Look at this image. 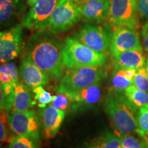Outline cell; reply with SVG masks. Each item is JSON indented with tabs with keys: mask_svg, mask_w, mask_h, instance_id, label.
<instances>
[{
	"mask_svg": "<svg viewBox=\"0 0 148 148\" xmlns=\"http://www.w3.org/2000/svg\"><path fill=\"white\" fill-rule=\"evenodd\" d=\"M26 55L49 78H61L64 65L62 45L58 41L47 38L38 40L29 47Z\"/></svg>",
	"mask_w": 148,
	"mask_h": 148,
	"instance_id": "cell-1",
	"label": "cell"
},
{
	"mask_svg": "<svg viewBox=\"0 0 148 148\" xmlns=\"http://www.w3.org/2000/svg\"><path fill=\"white\" fill-rule=\"evenodd\" d=\"M104 110L119 136L136 132L138 110L127 100L124 93L111 91L106 97Z\"/></svg>",
	"mask_w": 148,
	"mask_h": 148,
	"instance_id": "cell-2",
	"label": "cell"
},
{
	"mask_svg": "<svg viewBox=\"0 0 148 148\" xmlns=\"http://www.w3.org/2000/svg\"><path fill=\"white\" fill-rule=\"evenodd\" d=\"M62 60L66 68L103 66L107 56L90 49L75 38L66 37L62 45Z\"/></svg>",
	"mask_w": 148,
	"mask_h": 148,
	"instance_id": "cell-3",
	"label": "cell"
},
{
	"mask_svg": "<svg viewBox=\"0 0 148 148\" xmlns=\"http://www.w3.org/2000/svg\"><path fill=\"white\" fill-rule=\"evenodd\" d=\"M63 73L58 89L59 92L66 95L100 82L106 76L103 66L66 68Z\"/></svg>",
	"mask_w": 148,
	"mask_h": 148,
	"instance_id": "cell-4",
	"label": "cell"
},
{
	"mask_svg": "<svg viewBox=\"0 0 148 148\" xmlns=\"http://www.w3.org/2000/svg\"><path fill=\"white\" fill-rule=\"evenodd\" d=\"M139 17L136 0H110L108 21L112 27L136 31L140 26Z\"/></svg>",
	"mask_w": 148,
	"mask_h": 148,
	"instance_id": "cell-5",
	"label": "cell"
},
{
	"mask_svg": "<svg viewBox=\"0 0 148 148\" xmlns=\"http://www.w3.org/2000/svg\"><path fill=\"white\" fill-rule=\"evenodd\" d=\"M81 18L79 6L71 0H60L51 14L47 29L54 34L65 32Z\"/></svg>",
	"mask_w": 148,
	"mask_h": 148,
	"instance_id": "cell-6",
	"label": "cell"
},
{
	"mask_svg": "<svg viewBox=\"0 0 148 148\" xmlns=\"http://www.w3.org/2000/svg\"><path fill=\"white\" fill-rule=\"evenodd\" d=\"M112 35L108 27L86 23L75 34V38L93 50L104 53L110 47Z\"/></svg>",
	"mask_w": 148,
	"mask_h": 148,
	"instance_id": "cell-7",
	"label": "cell"
},
{
	"mask_svg": "<svg viewBox=\"0 0 148 148\" xmlns=\"http://www.w3.org/2000/svg\"><path fill=\"white\" fill-rule=\"evenodd\" d=\"M7 124L18 136L39 138V121L34 111H12L7 113Z\"/></svg>",
	"mask_w": 148,
	"mask_h": 148,
	"instance_id": "cell-8",
	"label": "cell"
},
{
	"mask_svg": "<svg viewBox=\"0 0 148 148\" xmlns=\"http://www.w3.org/2000/svg\"><path fill=\"white\" fill-rule=\"evenodd\" d=\"M60 0H37L22 20V26L29 30L47 27L51 14Z\"/></svg>",
	"mask_w": 148,
	"mask_h": 148,
	"instance_id": "cell-9",
	"label": "cell"
},
{
	"mask_svg": "<svg viewBox=\"0 0 148 148\" xmlns=\"http://www.w3.org/2000/svg\"><path fill=\"white\" fill-rule=\"evenodd\" d=\"M23 44L22 25L0 31V62H10L19 55Z\"/></svg>",
	"mask_w": 148,
	"mask_h": 148,
	"instance_id": "cell-10",
	"label": "cell"
},
{
	"mask_svg": "<svg viewBox=\"0 0 148 148\" xmlns=\"http://www.w3.org/2000/svg\"><path fill=\"white\" fill-rule=\"evenodd\" d=\"M134 49L143 51L137 32L127 27L115 29L112 33L109 47L111 58L124 51Z\"/></svg>",
	"mask_w": 148,
	"mask_h": 148,
	"instance_id": "cell-11",
	"label": "cell"
},
{
	"mask_svg": "<svg viewBox=\"0 0 148 148\" xmlns=\"http://www.w3.org/2000/svg\"><path fill=\"white\" fill-rule=\"evenodd\" d=\"M18 72L21 80L29 88L44 86L49 79L47 74L39 69L26 54L22 58Z\"/></svg>",
	"mask_w": 148,
	"mask_h": 148,
	"instance_id": "cell-12",
	"label": "cell"
},
{
	"mask_svg": "<svg viewBox=\"0 0 148 148\" xmlns=\"http://www.w3.org/2000/svg\"><path fill=\"white\" fill-rule=\"evenodd\" d=\"M79 8L82 17L86 21L101 23L108 20L110 0H88Z\"/></svg>",
	"mask_w": 148,
	"mask_h": 148,
	"instance_id": "cell-13",
	"label": "cell"
},
{
	"mask_svg": "<svg viewBox=\"0 0 148 148\" xmlns=\"http://www.w3.org/2000/svg\"><path fill=\"white\" fill-rule=\"evenodd\" d=\"M66 95L70 98L73 106L78 108L94 106L100 101L101 98L100 84L99 82L95 83Z\"/></svg>",
	"mask_w": 148,
	"mask_h": 148,
	"instance_id": "cell-14",
	"label": "cell"
},
{
	"mask_svg": "<svg viewBox=\"0 0 148 148\" xmlns=\"http://www.w3.org/2000/svg\"><path fill=\"white\" fill-rule=\"evenodd\" d=\"M114 69H134L136 71L145 66L143 51L130 50L114 56L112 58Z\"/></svg>",
	"mask_w": 148,
	"mask_h": 148,
	"instance_id": "cell-15",
	"label": "cell"
},
{
	"mask_svg": "<svg viewBox=\"0 0 148 148\" xmlns=\"http://www.w3.org/2000/svg\"><path fill=\"white\" fill-rule=\"evenodd\" d=\"M64 115V111L56 108L51 105L44 109L42 112V118L46 137H54L63 121Z\"/></svg>",
	"mask_w": 148,
	"mask_h": 148,
	"instance_id": "cell-16",
	"label": "cell"
},
{
	"mask_svg": "<svg viewBox=\"0 0 148 148\" xmlns=\"http://www.w3.org/2000/svg\"><path fill=\"white\" fill-rule=\"evenodd\" d=\"M28 88L25 84L19 82L15 85L13 105L10 110L26 111L36 103L33 101L32 94Z\"/></svg>",
	"mask_w": 148,
	"mask_h": 148,
	"instance_id": "cell-17",
	"label": "cell"
},
{
	"mask_svg": "<svg viewBox=\"0 0 148 148\" xmlns=\"http://www.w3.org/2000/svg\"><path fill=\"white\" fill-rule=\"evenodd\" d=\"M21 0H0V26L9 25L20 10Z\"/></svg>",
	"mask_w": 148,
	"mask_h": 148,
	"instance_id": "cell-18",
	"label": "cell"
},
{
	"mask_svg": "<svg viewBox=\"0 0 148 148\" xmlns=\"http://www.w3.org/2000/svg\"><path fill=\"white\" fill-rule=\"evenodd\" d=\"M124 95L127 100L137 110L148 105V92L138 89L134 84L125 89Z\"/></svg>",
	"mask_w": 148,
	"mask_h": 148,
	"instance_id": "cell-19",
	"label": "cell"
},
{
	"mask_svg": "<svg viewBox=\"0 0 148 148\" xmlns=\"http://www.w3.org/2000/svg\"><path fill=\"white\" fill-rule=\"evenodd\" d=\"M134 84L131 80L125 76L123 69H114L111 78L112 91L117 93H124L125 89Z\"/></svg>",
	"mask_w": 148,
	"mask_h": 148,
	"instance_id": "cell-20",
	"label": "cell"
},
{
	"mask_svg": "<svg viewBox=\"0 0 148 148\" xmlns=\"http://www.w3.org/2000/svg\"><path fill=\"white\" fill-rule=\"evenodd\" d=\"M93 146L97 148H122L120 136L110 132L101 135Z\"/></svg>",
	"mask_w": 148,
	"mask_h": 148,
	"instance_id": "cell-21",
	"label": "cell"
},
{
	"mask_svg": "<svg viewBox=\"0 0 148 148\" xmlns=\"http://www.w3.org/2000/svg\"><path fill=\"white\" fill-rule=\"evenodd\" d=\"M136 123V132L138 136L143 138L148 134V105L141 107L138 110Z\"/></svg>",
	"mask_w": 148,
	"mask_h": 148,
	"instance_id": "cell-22",
	"label": "cell"
},
{
	"mask_svg": "<svg viewBox=\"0 0 148 148\" xmlns=\"http://www.w3.org/2000/svg\"><path fill=\"white\" fill-rule=\"evenodd\" d=\"M32 89L34 94V100L37 101L40 108H45L47 104L51 103L53 96H51L49 92L44 89L42 86H37Z\"/></svg>",
	"mask_w": 148,
	"mask_h": 148,
	"instance_id": "cell-23",
	"label": "cell"
},
{
	"mask_svg": "<svg viewBox=\"0 0 148 148\" xmlns=\"http://www.w3.org/2000/svg\"><path fill=\"white\" fill-rule=\"evenodd\" d=\"M133 82L135 87L148 92V76L145 66H143L136 71Z\"/></svg>",
	"mask_w": 148,
	"mask_h": 148,
	"instance_id": "cell-24",
	"label": "cell"
},
{
	"mask_svg": "<svg viewBox=\"0 0 148 148\" xmlns=\"http://www.w3.org/2000/svg\"><path fill=\"white\" fill-rule=\"evenodd\" d=\"M120 138L122 148H146L143 139H138L132 134L121 135Z\"/></svg>",
	"mask_w": 148,
	"mask_h": 148,
	"instance_id": "cell-25",
	"label": "cell"
},
{
	"mask_svg": "<svg viewBox=\"0 0 148 148\" xmlns=\"http://www.w3.org/2000/svg\"><path fill=\"white\" fill-rule=\"evenodd\" d=\"M9 148H36V147L30 138L16 135L10 140Z\"/></svg>",
	"mask_w": 148,
	"mask_h": 148,
	"instance_id": "cell-26",
	"label": "cell"
},
{
	"mask_svg": "<svg viewBox=\"0 0 148 148\" xmlns=\"http://www.w3.org/2000/svg\"><path fill=\"white\" fill-rule=\"evenodd\" d=\"M15 85L16 84L1 85L3 93L4 108L6 112H9L12 109V105H13Z\"/></svg>",
	"mask_w": 148,
	"mask_h": 148,
	"instance_id": "cell-27",
	"label": "cell"
},
{
	"mask_svg": "<svg viewBox=\"0 0 148 148\" xmlns=\"http://www.w3.org/2000/svg\"><path fill=\"white\" fill-rule=\"evenodd\" d=\"M71 103H72L71 99L66 94L60 92V94L53 96L51 105L56 108H58L64 112L69 110Z\"/></svg>",
	"mask_w": 148,
	"mask_h": 148,
	"instance_id": "cell-28",
	"label": "cell"
},
{
	"mask_svg": "<svg viewBox=\"0 0 148 148\" xmlns=\"http://www.w3.org/2000/svg\"><path fill=\"white\" fill-rule=\"evenodd\" d=\"M0 73H5L10 75L14 82L18 83V72L17 66L14 62H7L0 64Z\"/></svg>",
	"mask_w": 148,
	"mask_h": 148,
	"instance_id": "cell-29",
	"label": "cell"
},
{
	"mask_svg": "<svg viewBox=\"0 0 148 148\" xmlns=\"http://www.w3.org/2000/svg\"><path fill=\"white\" fill-rule=\"evenodd\" d=\"M6 111L0 112V141H4L8 137V129L6 127L7 123Z\"/></svg>",
	"mask_w": 148,
	"mask_h": 148,
	"instance_id": "cell-30",
	"label": "cell"
},
{
	"mask_svg": "<svg viewBox=\"0 0 148 148\" xmlns=\"http://www.w3.org/2000/svg\"><path fill=\"white\" fill-rule=\"evenodd\" d=\"M140 16L148 19V0H136Z\"/></svg>",
	"mask_w": 148,
	"mask_h": 148,
	"instance_id": "cell-31",
	"label": "cell"
},
{
	"mask_svg": "<svg viewBox=\"0 0 148 148\" xmlns=\"http://www.w3.org/2000/svg\"><path fill=\"white\" fill-rule=\"evenodd\" d=\"M142 38L144 49L148 55V21L146 22L142 29Z\"/></svg>",
	"mask_w": 148,
	"mask_h": 148,
	"instance_id": "cell-32",
	"label": "cell"
},
{
	"mask_svg": "<svg viewBox=\"0 0 148 148\" xmlns=\"http://www.w3.org/2000/svg\"><path fill=\"white\" fill-rule=\"evenodd\" d=\"M0 84L1 85L5 84H16L12 77L8 74L5 73H0Z\"/></svg>",
	"mask_w": 148,
	"mask_h": 148,
	"instance_id": "cell-33",
	"label": "cell"
},
{
	"mask_svg": "<svg viewBox=\"0 0 148 148\" xmlns=\"http://www.w3.org/2000/svg\"><path fill=\"white\" fill-rule=\"evenodd\" d=\"M123 70H124V73L125 76H126L127 78L131 79V80H133L135 76V74L136 73V70L134 69H126Z\"/></svg>",
	"mask_w": 148,
	"mask_h": 148,
	"instance_id": "cell-34",
	"label": "cell"
},
{
	"mask_svg": "<svg viewBox=\"0 0 148 148\" xmlns=\"http://www.w3.org/2000/svg\"><path fill=\"white\" fill-rule=\"evenodd\" d=\"M4 101H3V90L2 87H1V85L0 84V112H2L4 111Z\"/></svg>",
	"mask_w": 148,
	"mask_h": 148,
	"instance_id": "cell-35",
	"label": "cell"
},
{
	"mask_svg": "<svg viewBox=\"0 0 148 148\" xmlns=\"http://www.w3.org/2000/svg\"><path fill=\"white\" fill-rule=\"evenodd\" d=\"M71 1H73L75 4L78 5V6H80V5H82L83 3L86 2V1H87L88 0H71Z\"/></svg>",
	"mask_w": 148,
	"mask_h": 148,
	"instance_id": "cell-36",
	"label": "cell"
},
{
	"mask_svg": "<svg viewBox=\"0 0 148 148\" xmlns=\"http://www.w3.org/2000/svg\"><path fill=\"white\" fill-rule=\"evenodd\" d=\"M36 1L37 0H27V4H28L29 6H32V5L34 4Z\"/></svg>",
	"mask_w": 148,
	"mask_h": 148,
	"instance_id": "cell-37",
	"label": "cell"
},
{
	"mask_svg": "<svg viewBox=\"0 0 148 148\" xmlns=\"http://www.w3.org/2000/svg\"><path fill=\"white\" fill-rule=\"evenodd\" d=\"M143 139L144 140V141H145L146 148H148V134L145 136V137H144Z\"/></svg>",
	"mask_w": 148,
	"mask_h": 148,
	"instance_id": "cell-38",
	"label": "cell"
},
{
	"mask_svg": "<svg viewBox=\"0 0 148 148\" xmlns=\"http://www.w3.org/2000/svg\"><path fill=\"white\" fill-rule=\"evenodd\" d=\"M145 69H146V72H147V76H148V58L145 61Z\"/></svg>",
	"mask_w": 148,
	"mask_h": 148,
	"instance_id": "cell-39",
	"label": "cell"
},
{
	"mask_svg": "<svg viewBox=\"0 0 148 148\" xmlns=\"http://www.w3.org/2000/svg\"><path fill=\"white\" fill-rule=\"evenodd\" d=\"M88 148H97V147H95V146H93V145H92V146H90V147H88Z\"/></svg>",
	"mask_w": 148,
	"mask_h": 148,
	"instance_id": "cell-40",
	"label": "cell"
},
{
	"mask_svg": "<svg viewBox=\"0 0 148 148\" xmlns=\"http://www.w3.org/2000/svg\"><path fill=\"white\" fill-rule=\"evenodd\" d=\"M0 148H4V147H1V146H0Z\"/></svg>",
	"mask_w": 148,
	"mask_h": 148,
	"instance_id": "cell-41",
	"label": "cell"
}]
</instances>
